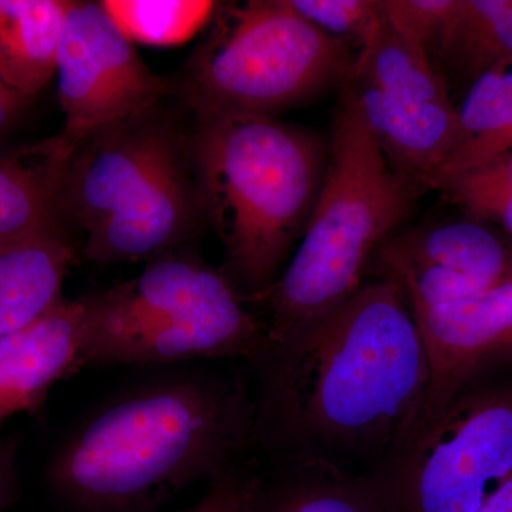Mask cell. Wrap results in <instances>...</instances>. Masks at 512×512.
<instances>
[{
    "label": "cell",
    "instance_id": "obj_1",
    "mask_svg": "<svg viewBox=\"0 0 512 512\" xmlns=\"http://www.w3.org/2000/svg\"><path fill=\"white\" fill-rule=\"evenodd\" d=\"M258 365V440L293 464L362 477L392 453L429 383L412 309L380 279L272 345Z\"/></svg>",
    "mask_w": 512,
    "mask_h": 512
},
{
    "label": "cell",
    "instance_id": "obj_2",
    "mask_svg": "<svg viewBox=\"0 0 512 512\" xmlns=\"http://www.w3.org/2000/svg\"><path fill=\"white\" fill-rule=\"evenodd\" d=\"M258 404L238 377L183 376L107 404L60 450L50 483L79 512H151L241 463Z\"/></svg>",
    "mask_w": 512,
    "mask_h": 512
},
{
    "label": "cell",
    "instance_id": "obj_3",
    "mask_svg": "<svg viewBox=\"0 0 512 512\" xmlns=\"http://www.w3.org/2000/svg\"><path fill=\"white\" fill-rule=\"evenodd\" d=\"M168 100V99H167ZM62 220L99 264L153 261L208 227L192 124L165 100L74 143Z\"/></svg>",
    "mask_w": 512,
    "mask_h": 512
},
{
    "label": "cell",
    "instance_id": "obj_4",
    "mask_svg": "<svg viewBox=\"0 0 512 512\" xmlns=\"http://www.w3.org/2000/svg\"><path fill=\"white\" fill-rule=\"evenodd\" d=\"M208 225L220 271L245 301L271 291L291 261L315 207L329 140L278 117L192 119Z\"/></svg>",
    "mask_w": 512,
    "mask_h": 512
},
{
    "label": "cell",
    "instance_id": "obj_5",
    "mask_svg": "<svg viewBox=\"0 0 512 512\" xmlns=\"http://www.w3.org/2000/svg\"><path fill=\"white\" fill-rule=\"evenodd\" d=\"M339 90L318 200L291 261L261 299L271 346L355 295L377 248L424 194L384 157L349 79Z\"/></svg>",
    "mask_w": 512,
    "mask_h": 512
},
{
    "label": "cell",
    "instance_id": "obj_6",
    "mask_svg": "<svg viewBox=\"0 0 512 512\" xmlns=\"http://www.w3.org/2000/svg\"><path fill=\"white\" fill-rule=\"evenodd\" d=\"M80 366L173 363L244 357L271 349L264 320L234 284L180 249L153 259L136 278L79 299Z\"/></svg>",
    "mask_w": 512,
    "mask_h": 512
},
{
    "label": "cell",
    "instance_id": "obj_7",
    "mask_svg": "<svg viewBox=\"0 0 512 512\" xmlns=\"http://www.w3.org/2000/svg\"><path fill=\"white\" fill-rule=\"evenodd\" d=\"M207 33L170 77L194 120L278 117L345 84L356 53L311 25L291 0L218 3Z\"/></svg>",
    "mask_w": 512,
    "mask_h": 512
},
{
    "label": "cell",
    "instance_id": "obj_8",
    "mask_svg": "<svg viewBox=\"0 0 512 512\" xmlns=\"http://www.w3.org/2000/svg\"><path fill=\"white\" fill-rule=\"evenodd\" d=\"M512 474V383L471 384L370 476L387 512H478Z\"/></svg>",
    "mask_w": 512,
    "mask_h": 512
},
{
    "label": "cell",
    "instance_id": "obj_9",
    "mask_svg": "<svg viewBox=\"0 0 512 512\" xmlns=\"http://www.w3.org/2000/svg\"><path fill=\"white\" fill-rule=\"evenodd\" d=\"M349 83L393 170L421 191H433L460 141V117L431 57L382 13L356 53Z\"/></svg>",
    "mask_w": 512,
    "mask_h": 512
},
{
    "label": "cell",
    "instance_id": "obj_10",
    "mask_svg": "<svg viewBox=\"0 0 512 512\" xmlns=\"http://www.w3.org/2000/svg\"><path fill=\"white\" fill-rule=\"evenodd\" d=\"M62 134L76 143L97 128L173 97L101 2H69L56 63Z\"/></svg>",
    "mask_w": 512,
    "mask_h": 512
},
{
    "label": "cell",
    "instance_id": "obj_11",
    "mask_svg": "<svg viewBox=\"0 0 512 512\" xmlns=\"http://www.w3.org/2000/svg\"><path fill=\"white\" fill-rule=\"evenodd\" d=\"M366 279L397 286L410 309L461 301L512 279V238L468 215L403 225L377 248Z\"/></svg>",
    "mask_w": 512,
    "mask_h": 512
},
{
    "label": "cell",
    "instance_id": "obj_12",
    "mask_svg": "<svg viewBox=\"0 0 512 512\" xmlns=\"http://www.w3.org/2000/svg\"><path fill=\"white\" fill-rule=\"evenodd\" d=\"M412 312L426 349L429 383L397 443L458 393L512 363V279L461 301Z\"/></svg>",
    "mask_w": 512,
    "mask_h": 512
},
{
    "label": "cell",
    "instance_id": "obj_13",
    "mask_svg": "<svg viewBox=\"0 0 512 512\" xmlns=\"http://www.w3.org/2000/svg\"><path fill=\"white\" fill-rule=\"evenodd\" d=\"M82 306L60 302L26 328L0 338V423L35 413L59 380L79 372Z\"/></svg>",
    "mask_w": 512,
    "mask_h": 512
},
{
    "label": "cell",
    "instance_id": "obj_14",
    "mask_svg": "<svg viewBox=\"0 0 512 512\" xmlns=\"http://www.w3.org/2000/svg\"><path fill=\"white\" fill-rule=\"evenodd\" d=\"M73 148L60 133L0 151V247L64 227L62 187Z\"/></svg>",
    "mask_w": 512,
    "mask_h": 512
},
{
    "label": "cell",
    "instance_id": "obj_15",
    "mask_svg": "<svg viewBox=\"0 0 512 512\" xmlns=\"http://www.w3.org/2000/svg\"><path fill=\"white\" fill-rule=\"evenodd\" d=\"M76 256L64 227L0 247V338L32 325L64 301V278Z\"/></svg>",
    "mask_w": 512,
    "mask_h": 512
},
{
    "label": "cell",
    "instance_id": "obj_16",
    "mask_svg": "<svg viewBox=\"0 0 512 512\" xmlns=\"http://www.w3.org/2000/svg\"><path fill=\"white\" fill-rule=\"evenodd\" d=\"M451 89L512 63V0H456L433 55Z\"/></svg>",
    "mask_w": 512,
    "mask_h": 512
},
{
    "label": "cell",
    "instance_id": "obj_17",
    "mask_svg": "<svg viewBox=\"0 0 512 512\" xmlns=\"http://www.w3.org/2000/svg\"><path fill=\"white\" fill-rule=\"evenodd\" d=\"M63 0H0V80L25 99L56 74Z\"/></svg>",
    "mask_w": 512,
    "mask_h": 512
},
{
    "label": "cell",
    "instance_id": "obj_18",
    "mask_svg": "<svg viewBox=\"0 0 512 512\" xmlns=\"http://www.w3.org/2000/svg\"><path fill=\"white\" fill-rule=\"evenodd\" d=\"M458 117L460 141L433 191L512 153V63L471 84L458 106Z\"/></svg>",
    "mask_w": 512,
    "mask_h": 512
},
{
    "label": "cell",
    "instance_id": "obj_19",
    "mask_svg": "<svg viewBox=\"0 0 512 512\" xmlns=\"http://www.w3.org/2000/svg\"><path fill=\"white\" fill-rule=\"evenodd\" d=\"M261 512H387L369 477L293 464L276 487L265 485Z\"/></svg>",
    "mask_w": 512,
    "mask_h": 512
},
{
    "label": "cell",
    "instance_id": "obj_20",
    "mask_svg": "<svg viewBox=\"0 0 512 512\" xmlns=\"http://www.w3.org/2000/svg\"><path fill=\"white\" fill-rule=\"evenodd\" d=\"M101 5L131 42L175 46L204 32L218 3L210 0H104Z\"/></svg>",
    "mask_w": 512,
    "mask_h": 512
},
{
    "label": "cell",
    "instance_id": "obj_21",
    "mask_svg": "<svg viewBox=\"0 0 512 512\" xmlns=\"http://www.w3.org/2000/svg\"><path fill=\"white\" fill-rule=\"evenodd\" d=\"M437 191L468 217L493 224L512 238V153L441 184Z\"/></svg>",
    "mask_w": 512,
    "mask_h": 512
},
{
    "label": "cell",
    "instance_id": "obj_22",
    "mask_svg": "<svg viewBox=\"0 0 512 512\" xmlns=\"http://www.w3.org/2000/svg\"><path fill=\"white\" fill-rule=\"evenodd\" d=\"M302 18L357 53L379 23L380 0H291Z\"/></svg>",
    "mask_w": 512,
    "mask_h": 512
},
{
    "label": "cell",
    "instance_id": "obj_23",
    "mask_svg": "<svg viewBox=\"0 0 512 512\" xmlns=\"http://www.w3.org/2000/svg\"><path fill=\"white\" fill-rule=\"evenodd\" d=\"M456 0H380L384 19L433 60Z\"/></svg>",
    "mask_w": 512,
    "mask_h": 512
},
{
    "label": "cell",
    "instance_id": "obj_24",
    "mask_svg": "<svg viewBox=\"0 0 512 512\" xmlns=\"http://www.w3.org/2000/svg\"><path fill=\"white\" fill-rule=\"evenodd\" d=\"M264 495L262 477L241 461L211 480L201 500L183 512H261Z\"/></svg>",
    "mask_w": 512,
    "mask_h": 512
},
{
    "label": "cell",
    "instance_id": "obj_25",
    "mask_svg": "<svg viewBox=\"0 0 512 512\" xmlns=\"http://www.w3.org/2000/svg\"><path fill=\"white\" fill-rule=\"evenodd\" d=\"M29 101L0 80V137L15 126Z\"/></svg>",
    "mask_w": 512,
    "mask_h": 512
},
{
    "label": "cell",
    "instance_id": "obj_26",
    "mask_svg": "<svg viewBox=\"0 0 512 512\" xmlns=\"http://www.w3.org/2000/svg\"><path fill=\"white\" fill-rule=\"evenodd\" d=\"M13 447L9 441L0 440V510L8 504L13 487Z\"/></svg>",
    "mask_w": 512,
    "mask_h": 512
},
{
    "label": "cell",
    "instance_id": "obj_27",
    "mask_svg": "<svg viewBox=\"0 0 512 512\" xmlns=\"http://www.w3.org/2000/svg\"><path fill=\"white\" fill-rule=\"evenodd\" d=\"M478 512H512V474Z\"/></svg>",
    "mask_w": 512,
    "mask_h": 512
}]
</instances>
